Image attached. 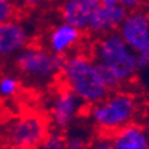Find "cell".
Here are the masks:
<instances>
[{"label":"cell","instance_id":"cell-8","mask_svg":"<svg viewBox=\"0 0 149 149\" xmlns=\"http://www.w3.org/2000/svg\"><path fill=\"white\" fill-rule=\"evenodd\" d=\"M83 32L74 26L62 22L50 28L45 39L46 49L61 56H67L81 45Z\"/></svg>","mask_w":149,"mask_h":149},{"label":"cell","instance_id":"cell-17","mask_svg":"<svg viewBox=\"0 0 149 149\" xmlns=\"http://www.w3.org/2000/svg\"><path fill=\"white\" fill-rule=\"evenodd\" d=\"M89 140L79 133L66 136V149H87Z\"/></svg>","mask_w":149,"mask_h":149},{"label":"cell","instance_id":"cell-15","mask_svg":"<svg viewBox=\"0 0 149 149\" xmlns=\"http://www.w3.org/2000/svg\"><path fill=\"white\" fill-rule=\"evenodd\" d=\"M16 16V4L12 0H0V24Z\"/></svg>","mask_w":149,"mask_h":149},{"label":"cell","instance_id":"cell-13","mask_svg":"<svg viewBox=\"0 0 149 149\" xmlns=\"http://www.w3.org/2000/svg\"><path fill=\"white\" fill-rule=\"evenodd\" d=\"M22 82L16 74H1L0 75V98H14L20 91Z\"/></svg>","mask_w":149,"mask_h":149},{"label":"cell","instance_id":"cell-7","mask_svg":"<svg viewBox=\"0 0 149 149\" xmlns=\"http://www.w3.org/2000/svg\"><path fill=\"white\" fill-rule=\"evenodd\" d=\"M85 105L69 89L59 85L49 100V121L51 129L67 130L85 113Z\"/></svg>","mask_w":149,"mask_h":149},{"label":"cell","instance_id":"cell-23","mask_svg":"<svg viewBox=\"0 0 149 149\" xmlns=\"http://www.w3.org/2000/svg\"><path fill=\"white\" fill-rule=\"evenodd\" d=\"M0 149H1V141H0Z\"/></svg>","mask_w":149,"mask_h":149},{"label":"cell","instance_id":"cell-12","mask_svg":"<svg viewBox=\"0 0 149 149\" xmlns=\"http://www.w3.org/2000/svg\"><path fill=\"white\" fill-rule=\"evenodd\" d=\"M114 149H149V132L139 122L110 134Z\"/></svg>","mask_w":149,"mask_h":149},{"label":"cell","instance_id":"cell-3","mask_svg":"<svg viewBox=\"0 0 149 149\" xmlns=\"http://www.w3.org/2000/svg\"><path fill=\"white\" fill-rule=\"evenodd\" d=\"M91 56L95 62L110 69L124 87L140 73L136 52L117 31L97 36L91 46Z\"/></svg>","mask_w":149,"mask_h":149},{"label":"cell","instance_id":"cell-10","mask_svg":"<svg viewBox=\"0 0 149 149\" xmlns=\"http://www.w3.org/2000/svg\"><path fill=\"white\" fill-rule=\"evenodd\" d=\"M100 6V0H62L58 12L62 22L87 32L91 17Z\"/></svg>","mask_w":149,"mask_h":149},{"label":"cell","instance_id":"cell-20","mask_svg":"<svg viewBox=\"0 0 149 149\" xmlns=\"http://www.w3.org/2000/svg\"><path fill=\"white\" fill-rule=\"evenodd\" d=\"M101 6H116V4H120L118 0H100Z\"/></svg>","mask_w":149,"mask_h":149},{"label":"cell","instance_id":"cell-2","mask_svg":"<svg viewBox=\"0 0 149 149\" xmlns=\"http://www.w3.org/2000/svg\"><path fill=\"white\" fill-rule=\"evenodd\" d=\"M59 82L86 108L100 102L110 93L101 78L94 58L85 52H71L65 56Z\"/></svg>","mask_w":149,"mask_h":149},{"label":"cell","instance_id":"cell-1","mask_svg":"<svg viewBox=\"0 0 149 149\" xmlns=\"http://www.w3.org/2000/svg\"><path fill=\"white\" fill-rule=\"evenodd\" d=\"M142 111L141 100L136 93L126 89H118L87 106L85 110L89 124L101 134H113L114 132L137 122Z\"/></svg>","mask_w":149,"mask_h":149},{"label":"cell","instance_id":"cell-19","mask_svg":"<svg viewBox=\"0 0 149 149\" xmlns=\"http://www.w3.org/2000/svg\"><path fill=\"white\" fill-rule=\"evenodd\" d=\"M118 3L121 4L125 10L134 11V10H139V8L145 7L146 0H118Z\"/></svg>","mask_w":149,"mask_h":149},{"label":"cell","instance_id":"cell-11","mask_svg":"<svg viewBox=\"0 0 149 149\" xmlns=\"http://www.w3.org/2000/svg\"><path fill=\"white\" fill-rule=\"evenodd\" d=\"M129 11L125 10L121 4L116 6H100L93 15L87 32L101 36V35L114 32L122 24Z\"/></svg>","mask_w":149,"mask_h":149},{"label":"cell","instance_id":"cell-16","mask_svg":"<svg viewBox=\"0 0 149 149\" xmlns=\"http://www.w3.org/2000/svg\"><path fill=\"white\" fill-rule=\"evenodd\" d=\"M87 149H114L113 141L109 134H101L98 133L93 140L89 141Z\"/></svg>","mask_w":149,"mask_h":149},{"label":"cell","instance_id":"cell-9","mask_svg":"<svg viewBox=\"0 0 149 149\" xmlns=\"http://www.w3.org/2000/svg\"><path fill=\"white\" fill-rule=\"evenodd\" d=\"M30 30L24 23L12 19L0 24V58H15L30 43Z\"/></svg>","mask_w":149,"mask_h":149},{"label":"cell","instance_id":"cell-4","mask_svg":"<svg viewBox=\"0 0 149 149\" xmlns=\"http://www.w3.org/2000/svg\"><path fill=\"white\" fill-rule=\"evenodd\" d=\"M63 61L65 56L56 55L43 46L28 45L14 58V66L26 82L45 86L59 79Z\"/></svg>","mask_w":149,"mask_h":149},{"label":"cell","instance_id":"cell-6","mask_svg":"<svg viewBox=\"0 0 149 149\" xmlns=\"http://www.w3.org/2000/svg\"><path fill=\"white\" fill-rule=\"evenodd\" d=\"M117 32L136 52L140 71L149 69V11L146 8L129 11Z\"/></svg>","mask_w":149,"mask_h":149},{"label":"cell","instance_id":"cell-21","mask_svg":"<svg viewBox=\"0 0 149 149\" xmlns=\"http://www.w3.org/2000/svg\"><path fill=\"white\" fill-rule=\"evenodd\" d=\"M7 149H38V148H31V146H7Z\"/></svg>","mask_w":149,"mask_h":149},{"label":"cell","instance_id":"cell-5","mask_svg":"<svg viewBox=\"0 0 149 149\" xmlns=\"http://www.w3.org/2000/svg\"><path fill=\"white\" fill-rule=\"evenodd\" d=\"M50 129V121L46 116L38 111H27L11 118L4 128L3 139L8 146L38 148Z\"/></svg>","mask_w":149,"mask_h":149},{"label":"cell","instance_id":"cell-18","mask_svg":"<svg viewBox=\"0 0 149 149\" xmlns=\"http://www.w3.org/2000/svg\"><path fill=\"white\" fill-rule=\"evenodd\" d=\"M16 7H23V8H35V7H42L47 4L51 0H12Z\"/></svg>","mask_w":149,"mask_h":149},{"label":"cell","instance_id":"cell-22","mask_svg":"<svg viewBox=\"0 0 149 149\" xmlns=\"http://www.w3.org/2000/svg\"><path fill=\"white\" fill-rule=\"evenodd\" d=\"M145 8L149 11V0H146V3H145Z\"/></svg>","mask_w":149,"mask_h":149},{"label":"cell","instance_id":"cell-14","mask_svg":"<svg viewBox=\"0 0 149 149\" xmlns=\"http://www.w3.org/2000/svg\"><path fill=\"white\" fill-rule=\"evenodd\" d=\"M38 149H66V134L62 130L50 129Z\"/></svg>","mask_w":149,"mask_h":149}]
</instances>
